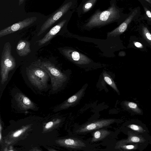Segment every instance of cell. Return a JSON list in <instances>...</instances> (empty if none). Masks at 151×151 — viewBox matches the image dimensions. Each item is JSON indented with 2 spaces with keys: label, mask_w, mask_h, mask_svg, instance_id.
Listing matches in <instances>:
<instances>
[{
  "label": "cell",
  "mask_w": 151,
  "mask_h": 151,
  "mask_svg": "<svg viewBox=\"0 0 151 151\" xmlns=\"http://www.w3.org/2000/svg\"><path fill=\"white\" fill-rule=\"evenodd\" d=\"M119 10L113 4L107 10L95 12L85 24V26L92 28L106 25L119 19Z\"/></svg>",
  "instance_id": "cell-1"
},
{
  "label": "cell",
  "mask_w": 151,
  "mask_h": 151,
  "mask_svg": "<svg viewBox=\"0 0 151 151\" xmlns=\"http://www.w3.org/2000/svg\"><path fill=\"white\" fill-rule=\"evenodd\" d=\"M0 74L2 84L6 81L9 72L14 70L16 65L14 58L12 55L11 46L9 42L6 43L1 57Z\"/></svg>",
  "instance_id": "cell-2"
},
{
  "label": "cell",
  "mask_w": 151,
  "mask_h": 151,
  "mask_svg": "<svg viewBox=\"0 0 151 151\" xmlns=\"http://www.w3.org/2000/svg\"><path fill=\"white\" fill-rule=\"evenodd\" d=\"M33 64L43 69L47 73L54 87L59 86L67 80L66 75L49 61H37L34 63Z\"/></svg>",
  "instance_id": "cell-3"
},
{
  "label": "cell",
  "mask_w": 151,
  "mask_h": 151,
  "mask_svg": "<svg viewBox=\"0 0 151 151\" xmlns=\"http://www.w3.org/2000/svg\"><path fill=\"white\" fill-rule=\"evenodd\" d=\"M74 0L70 1L62 6L55 12L45 22L41 27L40 30L37 34L39 36L51 26L55 23L66 14L72 8L74 7L76 4Z\"/></svg>",
  "instance_id": "cell-4"
},
{
  "label": "cell",
  "mask_w": 151,
  "mask_h": 151,
  "mask_svg": "<svg viewBox=\"0 0 151 151\" xmlns=\"http://www.w3.org/2000/svg\"><path fill=\"white\" fill-rule=\"evenodd\" d=\"M27 75L30 81L38 87L45 85L50 77L45 70L38 67L29 69Z\"/></svg>",
  "instance_id": "cell-5"
},
{
  "label": "cell",
  "mask_w": 151,
  "mask_h": 151,
  "mask_svg": "<svg viewBox=\"0 0 151 151\" xmlns=\"http://www.w3.org/2000/svg\"><path fill=\"white\" fill-rule=\"evenodd\" d=\"M62 52L69 60L77 64L86 65L91 62V60L86 56L71 49H64Z\"/></svg>",
  "instance_id": "cell-6"
},
{
  "label": "cell",
  "mask_w": 151,
  "mask_h": 151,
  "mask_svg": "<svg viewBox=\"0 0 151 151\" xmlns=\"http://www.w3.org/2000/svg\"><path fill=\"white\" fill-rule=\"evenodd\" d=\"M115 120L113 119L98 120L88 123L77 129L76 132L81 133L88 132L97 130L110 125L113 123Z\"/></svg>",
  "instance_id": "cell-7"
},
{
  "label": "cell",
  "mask_w": 151,
  "mask_h": 151,
  "mask_svg": "<svg viewBox=\"0 0 151 151\" xmlns=\"http://www.w3.org/2000/svg\"><path fill=\"white\" fill-rule=\"evenodd\" d=\"M37 19V18L35 17L27 18L1 29L0 31V37L12 33L29 26L35 21Z\"/></svg>",
  "instance_id": "cell-8"
},
{
  "label": "cell",
  "mask_w": 151,
  "mask_h": 151,
  "mask_svg": "<svg viewBox=\"0 0 151 151\" xmlns=\"http://www.w3.org/2000/svg\"><path fill=\"white\" fill-rule=\"evenodd\" d=\"M137 12V10L133 11L118 27L107 33L108 37H117L123 33L127 29L129 24L136 16Z\"/></svg>",
  "instance_id": "cell-9"
},
{
  "label": "cell",
  "mask_w": 151,
  "mask_h": 151,
  "mask_svg": "<svg viewBox=\"0 0 151 151\" xmlns=\"http://www.w3.org/2000/svg\"><path fill=\"white\" fill-rule=\"evenodd\" d=\"M67 22L64 19L52 28L42 39L36 42L39 46L43 45L52 39L60 30Z\"/></svg>",
  "instance_id": "cell-10"
},
{
  "label": "cell",
  "mask_w": 151,
  "mask_h": 151,
  "mask_svg": "<svg viewBox=\"0 0 151 151\" xmlns=\"http://www.w3.org/2000/svg\"><path fill=\"white\" fill-rule=\"evenodd\" d=\"M128 48L143 52H146L147 50V46L141 38L134 36H131L129 38Z\"/></svg>",
  "instance_id": "cell-11"
},
{
  "label": "cell",
  "mask_w": 151,
  "mask_h": 151,
  "mask_svg": "<svg viewBox=\"0 0 151 151\" xmlns=\"http://www.w3.org/2000/svg\"><path fill=\"white\" fill-rule=\"evenodd\" d=\"M16 50L19 56L22 57L26 56L31 52L30 43L26 40H20L17 45Z\"/></svg>",
  "instance_id": "cell-12"
},
{
  "label": "cell",
  "mask_w": 151,
  "mask_h": 151,
  "mask_svg": "<svg viewBox=\"0 0 151 151\" xmlns=\"http://www.w3.org/2000/svg\"><path fill=\"white\" fill-rule=\"evenodd\" d=\"M139 32L141 38L147 47L151 49V33L147 27L145 25H142L139 28Z\"/></svg>",
  "instance_id": "cell-13"
},
{
  "label": "cell",
  "mask_w": 151,
  "mask_h": 151,
  "mask_svg": "<svg viewBox=\"0 0 151 151\" xmlns=\"http://www.w3.org/2000/svg\"><path fill=\"white\" fill-rule=\"evenodd\" d=\"M63 143L66 146L75 149H80L86 146V144L83 141L74 138L65 139L63 140Z\"/></svg>",
  "instance_id": "cell-14"
},
{
  "label": "cell",
  "mask_w": 151,
  "mask_h": 151,
  "mask_svg": "<svg viewBox=\"0 0 151 151\" xmlns=\"http://www.w3.org/2000/svg\"><path fill=\"white\" fill-rule=\"evenodd\" d=\"M85 90V88H83L74 95L69 98L65 104V106L69 107L76 104L82 96Z\"/></svg>",
  "instance_id": "cell-15"
},
{
  "label": "cell",
  "mask_w": 151,
  "mask_h": 151,
  "mask_svg": "<svg viewBox=\"0 0 151 151\" xmlns=\"http://www.w3.org/2000/svg\"><path fill=\"white\" fill-rule=\"evenodd\" d=\"M111 132L105 129H99L96 130L93 134L91 139L92 142H96L101 140L109 135Z\"/></svg>",
  "instance_id": "cell-16"
},
{
  "label": "cell",
  "mask_w": 151,
  "mask_h": 151,
  "mask_svg": "<svg viewBox=\"0 0 151 151\" xmlns=\"http://www.w3.org/2000/svg\"><path fill=\"white\" fill-rule=\"evenodd\" d=\"M103 76L104 79L106 83L118 93H119V91L117 87L112 78L106 71H104Z\"/></svg>",
  "instance_id": "cell-17"
},
{
  "label": "cell",
  "mask_w": 151,
  "mask_h": 151,
  "mask_svg": "<svg viewBox=\"0 0 151 151\" xmlns=\"http://www.w3.org/2000/svg\"><path fill=\"white\" fill-rule=\"evenodd\" d=\"M97 0H88L83 4L82 7V12L85 13L92 7L96 3Z\"/></svg>",
  "instance_id": "cell-18"
},
{
  "label": "cell",
  "mask_w": 151,
  "mask_h": 151,
  "mask_svg": "<svg viewBox=\"0 0 151 151\" xmlns=\"http://www.w3.org/2000/svg\"><path fill=\"white\" fill-rule=\"evenodd\" d=\"M144 8L147 18L151 22V12L146 7H144Z\"/></svg>",
  "instance_id": "cell-19"
},
{
  "label": "cell",
  "mask_w": 151,
  "mask_h": 151,
  "mask_svg": "<svg viewBox=\"0 0 151 151\" xmlns=\"http://www.w3.org/2000/svg\"><path fill=\"white\" fill-rule=\"evenodd\" d=\"M25 129L24 128L17 131L13 133V136L14 137L19 136L25 130Z\"/></svg>",
  "instance_id": "cell-20"
},
{
  "label": "cell",
  "mask_w": 151,
  "mask_h": 151,
  "mask_svg": "<svg viewBox=\"0 0 151 151\" xmlns=\"http://www.w3.org/2000/svg\"><path fill=\"white\" fill-rule=\"evenodd\" d=\"M118 147H121L122 148L126 149L127 150H132L134 148V146L132 145H119Z\"/></svg>",
  "instance_id": "cell-21"
},
{
  "label": "cell",
  "mask_w": 151,
  "mask_h": 151,
  "mask_svg": "<svg viewBox=\"0 0 151 151\" xmlns=\"http://www.w3.org/2000/svg\"><path fill=\"white\" fill-rule=\"evenodd\" d=\"M128 127L132 130L137 131H139L141 129L139 126L134 124L130 125Z\"/></svg>",
  "instance_id": "cell-22"
},
{
  "label": "cell",
  "mask_w": 151,
  "mask_h": 151,
  "mask_svg": "<svg viewBox=\"0 0 151 151\" xmlns=\"http://www.w3.org/2000/svg\"><path fill=\"white\" fill-rule=\"evenodd\" d=\"M130 141L134 142H139L140 139V138L137 136H134L131 137L130 139Z\"/></svg>",
  "instance_id": "cell-23"
},
{
  "label": "cell",
  "mask_w": 151,
  "mask_h": 151,
  "mask_svg": "<svg viewBox=\"0 0 151 151\" xmlns=\"http://www.w3.org/2000/svg\"><path fill=\"white\" fill-rule=\"evenodd\" d=\"M127 105L129 108L133 109H136L137 107V105L136 103L133 102H129Z\"/></svg>",
  "instance_id": "cell-24"
},
{
  "label": "cell",
  "mask_w": 151,
  "mask_h": 151,
  "mask_svg": "<svg viewBox=\"0 0 151 151\" xmlns=\"http://www.w3.org/2000/svg\"><path fill=\"white\" fill-rule=\"evenodd\" d=\"M23 103L25 105H29L31 103L30 99L26 97H24L23 100Z\"/></svg>",
  "instance_id": "cell-25"
},
{
  "label": "cell",
  "mask_w": 151,
  "mask_h": 151,
  "mask_svg": "<svg viewBox=\"0 0 151 151\" xmlns=\"http://www.w3.org/2000/svg\"><path fill=\"white\" fill-rule=\"evenodd\" d=\"M53 124V123L52 122H49L46 124L45 126V128L46 129H49L52 127Z\"/></svg>",
  "instance_id": "cell-26"
},
{
  "label": "cell",
  "mask_w": 151,
  "mask_h": 151,
  "mask_svg": "<svg viewBox=\"0 0 151 151\" xmlns=\"http://www.w3.org/2000/svg\"><path fill=\"white\" fill-rule=\"evenodd\" d=\"M24 0H19V5L20 6L24 2Z\"/></svg>",
  "instance_id": "cell-27"
},
{
  "label": "cell",
  "mask_w": 151,
  "mask_h": 151,
  "mask_svg": "<svg viewBox=\"0 0 151 151\" xmlns=\"http://www.w3.org/2000/svg\"><path fill=\"white\" fill-rule=\"evenodd\" d=\"M147 2L148 3L151 4V0H144Z\"/></svg>",
  "instance_id": "cell-28"
},
{
  "label": "cell",
  "mask_w": 151,
  "mask_h": 151,
  "mask_svg": "<svg viewBox=\"0 0 151 151\" xmlns=\"http://www.w3.org/2000/svg\"><path fill=\"white\" fill-rule=\"evenodd\" d=\"M1 132H0V140H1Z\"/></svg>",
  "instance_id": "cell-29"
}]
</instances>
